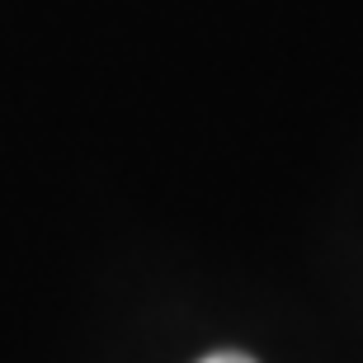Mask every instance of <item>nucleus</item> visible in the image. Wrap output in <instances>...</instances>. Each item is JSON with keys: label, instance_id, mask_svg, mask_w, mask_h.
I'll return each instance as SVG.
<instances>
[{"label": "nucleus", "instance_id": "f257e3e1", "mask_svg": "<svg viewBox=\"0 0 363 363\" xmlns=\"http://www.w3.org/2000/svg\"><path fill=\"white\" fill-rule=\"evenodd\" d=\"M203 363H255V359H245V354H213V359H203Z\"/></svg>", "mask_w": 363, "mask_h": 363}]
</instances>
